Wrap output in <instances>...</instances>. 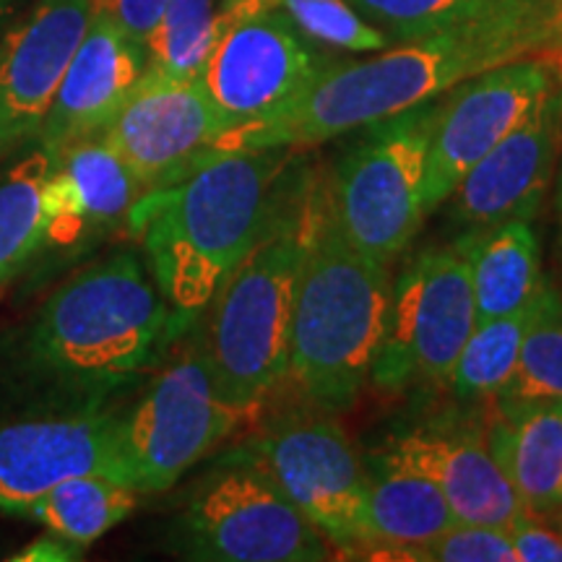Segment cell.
<instances>
[{
	"mask_svg": "<svg viewBox=\"0 0 562 562\" xmlns=\"http://www.w3.org/2000/svg\"><path fill=\"white\" fill-rule=\"evenodd\" d=\"M508 533L516 562H562V537L531 513H521L508 526Z\"/></svg>",
	"mask_w": 562,
	"mask_h": 562,
	"instance_id": "cell-31",
	"label": "cell"
},
{
	"mask_svg": "<svg viewBox=\"0 0 562 562\" xmlns=\"http://www.w3.org/2000/svg\"><path fill=\"white\" fill-rule=\"evenodd\" d=\"M472 269L476 321L521 311L542 286V256L531 222H501L459 237Z\"/></svg>",
	"mask_w": 562,
	"mask_h": 562,
	"instance_id": "cell-22",
	"label": "cell"
},
{
	"mask_svg": "<svg viewBox=\"0 0 562 562\" xmlns=\"http://www.w3.org/2000/svg\"><path fill=\"white\" fill-rule=\"evenodd\" d=\"M252 419L222 398L201 341L180 351L121 417L125 476L138 492H165Z\"/></svg>",
	"mask_w": 562,
	"mask_h": 562,
	"instance_id": "cell-9",
	"label": "cell"
},
{
	"mask_svg": "<svg viewBox=\"0 0 562 562\" xmlns=\"http://www.w3.org/2000/svg\"><path fill=\"white\" fill-rule=\"evenodd\" d=\"M326 60L279 9L220 26V40L201 70V83L232 131L269 117L318 79Z\"/></svg>",
	"mask_w": 562,
	"mask_h": 562,
	"instance_id": "cell-13",
	"label": "cell"
},
{
	"mask_svg": "<svg viewBox=\"0 0 562 562\" xmlns=\"http://www.w3.org/2000/svg\"><path fill=\"white\" fill-rule=\"evenodd\" d=\"M170 0H94V9L108 13L125 34L144 45Z\"/></svg>",
	"mask_w": 562,
	"mask_h": 562,
	"instance_id": "cell-32",
	"label": "cell"
},
{
	"mask_svg": "<svg viewBox=\"0 0 562 562\" xmlns=\"http://www.w3.org/2000/svg\"><path fill=\"white\" fill-rule=\"evenodd\" d=\"M495 409H524L562 402V292L542 281L510 381L497 393Z\"/></svg>",
	"mask_w": 562,
	"mask_h": 562,
	"instance_id": "cell-25",
	"label": "cell"
},
{
	"mask_svg": "<svg viewBox=\"0 0 562 562\" xmlns=\"http://www.w3.org/2000/svg\"><path fill=\"white\" fill-rule=\"evenodd\" d=\"M290 149H224L140 193L128 229L144 248L172 328L199 318L222 281L271 227V193Z\"/></svg>",
	"mask_w": 562,
	"mask_h": 562,
	"instance_id": "cell-2",
	"label": "cell"
},
{
	"mask_svg": "<svg viewBox=\"0 0 562 562\" xmlns=\"http://www.w3.org/2000/svg\"><path fill=\"white\" fill-rule=\"evenodd\" d=\"M558 214H560V227H562V170L558 180Z\"/></svg>",
	"mask_w": 562,
	"mask_h": 562,
	"instance_id": "cell-34",
	"label": "cell"
},
{
	"mask_svg": "<svg viewBox=\"0 0 562 562\" xmlns=\"http://www.w3.org/2000/svg\"><path fill=\"white\" fill-rule=\"evenodd\" d=\"M279 11L302 37L334 50L383 53L393 40L347 0H279Z\"/></svg>",
	"mask_w": 562,
	"mask_h": 562,
	"instance_id": "cell-28",
	"label": "cell"
},
{
	"mask_svg": "<svg viewBox=\"0 0 562 562\" xmlns=\"http://www.w3.org/2000/svg\"><path fill=\"white\" fill-rule=\"evenodd\" d=\"M178 547L203 562H323L334 550L261 459L229 463L201 484Z\"/></svg>",
	"mask_w": 562,
	"mask_h": 562,
	"instance_id": "cell-7",
	"label": "cell"
},
{
	"mask_svg": "<svg viewBox=\"0 0 562 562\" xmlns=\"http://www.w3.org/2000/svg\"><path fill=\"white\" fill-rule=\"evenodd\" d=\"M81 547L66 542V539L55 537V533L47 531L45 537L34 539L32 544H26L19 554H13L11 560L16 562H70L81 560Z\"/></svg>",
	"mask_w": 562,
	"mask_h": 562,
	"instance_id": "cell-33",
	"label": "cell"
},
{
	"mask_svg": "<svg viewBox=\"0 0 562 562\" xmlns=\"http://www.w3.org/2000/svg\"><path fill=\"white\" fill-rule=\"evenodd\" d=\"M562 149V81L526 121L467 172L451 193V222L467 229L531 222Z\"/></svg>",
	"mask_w": 562,
	"mask_h": 562,
	"instance_id": "cell-16",
	"label": "cell"
},
{
	"mask_svg": "<svg viewBox=\"0 0 562 562\" xmlns=\"http://www.w3.org/2000/svg\"><path fill=\"white\" fill-rule=\"evenodd\" d=\"M94 0H40L0 40V161L34 144Z\"/></svg>",
	"mask_w": 562,
	"mask_h": 562,
	"instance_id": "cell-15",
	"label": "cell"
},
{
	"mask_svg": "<svg viewBox=\"0 0 562 562\" xmlns=\"http://www.w3.org/2000/svg\"><path fill=\"white\" fill-rule=\"evenodd\" d=\"M220 40L216 0H170L146 37V68L172 79H199Z\"/></svg>",
	"mask_w": 562,
	"mask_h": 562,
	"instance_id": "cell-27",
	"label": "cell"
},
{
	"mask_svg": "<svg viewBox=\"0 0 562 562\" xmlns=\"http://www.w3.org/2000/svg\"><path fill=\"white\" fill-rule=\"evenodd\" d=\"M232 128L201 79H172L146 68L100 136L146 193L222 151Z\"/></svg>",
	"mask_w": 562,
	"mask_h": 562,
	"instance_id": "cell-11",
	"label": "cell"
},
{
	"mask_svg": "<svg viewBox=\"0 0 562 562\" xmlns=\"http://www.w3.org/2000/svg\"><path fill=\"white\" fill-rule=\"evenodd\" d=\"M404 560L414 562H516L510 533L501 526L456 521L432 537L430 542L414 547Z\"/></svg>",
	"mask_w": 562,
	"mask_h": 562,
	"instance_id": "cell-30",
	"label": "cell"
},
{
	"mask_svg": "<svg viewBox=\"0 0 562 562\" xmlns=\"http://www.w3.org/2000/svg\"><path fill=\"white\" fill-rule=\"evenodd\" d=\"M531 313L533 300L516 313L476 321L448 381L461 402H484V398H495L505 389L516 370Z\"/></svg>",
	"mask_w": 562,
	"mask_h": 562,
	"instance_id": "cell-26",
	"label": "cell"
},
{
	"mask_svg": "<svg viewBox=\"0 0 562 562\" xmlns=\"http://www.w3.org/2000/svg\"><path fill=\"white\" fill-rule=\"evenodd\" d=\"M144 70L146 47L94 9L34 140L55 154L74 140L100 136Z\"/></svg>",
	"mask_w": 562,
	"mask_h": 562,
	"instance_id": "cell-17",
	"label": "cell"
},
{
	"mask_svg": "<svg viewBox=\"0 0 562 562\" xmlns=\"http://www.w3.org/2000/svg\"><path fill=\"white\" fill-rule=\"evenodd\" d=\"M140 492L110 474L68 476L21 513L55 537L87 550L136 510Z\"/></svg>",
	"mask_w": 562,
	"mask_h": 562,
	"instance_id": "cell-23",
	"label": "cell"
},
{
	"mask_svg": "<svg viewBox=\"0 0 562 562\" xmlns=\"http://www.w3.org/2000/svg\"><path fill=\"white\" fill-rule=\"evenodd\" d=\"M256 448L258 459L334 550H362L368 469L331 412L286 414Z\"/></svg>",
	"mask_w": 562,
	"mask_h": 562,
	"instance_id": "cell-10",
	"label": "cell"
},
{
	"mask_svg": "<svg viewBox=\"0 0 562 562\" xmlns=\"http://www.w3.org/2000/svg\"><path fill=\"white\" fill-rule=\"evenodd\" d=\"M0 3H3V5H13V3H16V0H0Z\"/></svg>",
	"mask_w": 562,
	"mask_h": 562,
	"instance_id": "cell-36",
	"label": "cell"
},
{
	"mask_svg": "<svg viewBox=\"0 0 562 562\" xmlns=\"http://www.w3.org/2000/svg\"><path fill=\"white\" fill-rule=\"evenodd\" d=\"M438 112L440 97L362 125V138L323 186L344 237L370 261L391 266L427 220V154Z\"/></svg>",
	"mask_w": 562,
	"mask_h": 562,
	"instance_id": "cell-6",
	"label": "cell"
},
{
	"mask_svg": "<svg viewBox=\"0 0 562 562\" xmlns=\"http://www.w3.org/2000/svg\"><path fill=\"white\" fill-rule=\"evenodd\" d=\"M79 474L128 482L121 417L81 409L0 422V513L21 516L40 495Z\"/></svg>",
	"mask_w": 562,
	"mask_h": 562,
	"instance_id": "cell-14",
	"label": "cell"
},
{
	"mask_svg": "<svg viewBox=\"0 0 562 562\" xmlns=\"http://www.w3.org/2000/svg\"><path fill=\"white\" fill-rule=\"evenodd\" d=\"M562 50V0H495L474 16L389 47L378 58L323 68L302 94L224 138V149H307L432 102L505 63Z\"/></svg>",
	"mask_w": 562,
	"mask_h": 562,
	"instance_id": "cell-1",
	"label": "cell"
},
{
	"mask_svg": "<svg viewBox=\"0 0 562 562\" xmlns=\"http://www.w3.org/2000/svg\"><path fill=\"white\" fill-rule=\"evenodd\" d=\"M290 378L323 412H347L370 383L391 300V266L370 261L336 224L326 188L302 211Z\"/></svg>",
	"mask_w": 562,
	"mask_h": 562,
	"instance_id": "cell-3",
	"label": "cell"
},
{
	"mask_svg": "<svg viewBox=\"0 0 562 562\" xmlns=\"http://www.w3.org/2000/svg\"><path fill=\"white\" fill-rule=\"evenodd\" d=\"M558 83V66L537 55L484 70L448 91L446 100L440 97L427 154L425 216L451 199L476 161L516 131Z\"/></svg>",
	"mask_w": 562,
	"mask_h": 562,
	"instance_id": "cell-12",
	"label": "cell"
},
{
	"mask_svg": "<svg viewBox=\"0 0 562 562\" xmlns=\"http://www.w3.org/2000/svg\"><path fill=\"white\" fill-rule=\"evenodd\" d=\"M9 9H11V5H3V3H0V19H3V13L9 11Z\"/></svg>",
	"mask_w": 562,
	"mask_h": 562,
	"instance_id": "cell-35",
	"label": "cell"
},
{
	"mask_svg": "<svg viewBox=\"0 0 562 562\" xmlns=\"http://www.w3.org/2000/svg\"><path fill=\"white\" fill-rule=\"evenodd\" d=\"M385 453L425 474L451 505L456 521L508 529L526 513L480 432L427 427L393 438Z\"/></svg>",
	"mask_w": 562,
	"mask_h": 562,
	"instance_id": "cell-19",
	"label": "cell"
},
{
	"mask_svg": "<svg viewBox=\"0 0 562 562\" xmlns=\"http://www.w3.org/2000/svg\"><path fill=\"white\" fill-rule=\"evenodd\" d=\"M53 165L47 146H26V154L0 175V290L45 250L42 186Z\"/></svg>",
	"mask_w": 562,
	"mask_h": 562,
	"instance_id": "cell-24",
	"label": "cell"
},
{
	"mask_svg": "<svg viewBox=\"0 0 562 562\" xmlns=\"http://www.w3.org/2000/svg\"><path fill=\"white\" fill-rule=\"evenodd\" d=\"M140 193L136 175L102 136L63 146L42 186L45 248H79L104 235L128 216Z\"/></svg>",
	"mask_w": 562,
	"mask_h": 562,
	"instance_id": "cell-18",
	"label": "cell"
},
{
	"mask_svg": "<svg viewBox=\"0 0 562 562\" xmlns=\"http://www.w3.org/2000/svg\"><path fill=\"white\" fill-rule=\"evenodd\" d=\"M364 544L357 558L404 560L414 547L430 542L456 524L442 492L425 474L404 467L389 453L370 456Z\"/></svg>",
	"mask_w": 562,
	"mask_h": 562,
	"instance_id": "cell-20",
	"label": "cell"
},
{
	"mask_svg": "<svg viewBox=\"0 0 562 562\" xmlns=\"http://www.w3.org/2000/svg\"><path fill=\"white\" fill-rule=\"evenodd\" d=\"M300 222L302 214L294 222H271L209 302L206 339L201 341L209 370L224 402L250 417L290 378Z\"/></svg>",
	"mask_w": 562,
	"mask_h": 562,
	"instance_id": "cell-5",
	"label": "cell"
},
{
	"mask_svg": "<svg viewBox=\"0 0 562 562\" xmlns=\"http://www.w3.org/2000/svg\"><path fill=\"white\" fill-rule=\"evenodd\" d=\"M393 42L419 40L474 16L495 0H347Z\"/></svg>",
	"mask_w": 562,
	"mask_h": 562,
	"instance_id": "cell-29",
	"label": "cell"
},
{
	"mask_svg": "<svg viewBox=\"0 0 562 562\" xmlns=\"http://www.w3.org/2000/svg\"><path fill=\"white\" fill-rule=\"evenodd\" d=\"M476 326L472 269L459 243L417 252L391 284L370 383L402 393L412 383H448Z\"/></svg>",
	"mask_w": 562,
	"mask_h": 562,
	"instance_id": "cell-8",
	"label": "cell"
},
{
	"mask_svg": "<svg viewBox=\"0 0 562 562\" xmlns=\"http://www.w3.org/2000/svg\"><path fill=\"white\" fill-rule=\"evenodd\" d=\"M172 334V313L133 250L83 266L45 300L26 351L42 375L81 391L133 381Z\"/></svg>",
	"mask_w": 562,
	"mask_h": 562,
	"instance_id": "cell-4",
	"label": "cell"
},
{
	"mask_svg": "<svg viewBox=\"0 0 562 562\" xmlns=\"http://www.w3.org/2000/svg\"><path fill=\"white\" fill-rule=\"evenodd\" d=\"M484 442L526 513L539 518L562 508V402L497 412Z\"/></svg>",
	"mask_w": 562,
	"mask_h": 562,
	"instance_id": "cell-21",
	"label": "cell"
},
{
	"mask_svg": "<svg viewBox=\"0 0 562 562\" xmlns=\"http://www.w3.org/2000/svg\"><path fill=\"white\" fill-rule=\"evenodd\" d=\"M0 294H3V290H0Z\"/></svg>",
	"mask_w": 562,
	"mask_h": 562,
	"instance_id": "cell-37",
	"label": "cell"
}]
</instances>
